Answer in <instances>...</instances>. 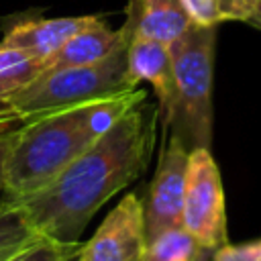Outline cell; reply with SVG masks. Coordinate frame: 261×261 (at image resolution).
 Segmentation results:
<instances>
[{
  "mask_svg": "<svg viewBox=\"0 0 261 261\" xmlns=\"http://www.w3.org/2000/svg\"><path fill=\"white\" fill-rule=\"evenodd\" d=\"M145 98L147 92L137 88L128 94L45 114L12 128L4 163L6 194L20 202L47 188L124 112L145 102Z\"/></svg>",
  "mask_w": 261,
  "mask_h": 261,
  "instance_id": "obj_2",
  "label": "cell"
},
{
  "mask_svg": "<svg viewBox=\"0 0 261 261\" xmlns=\"http://www.w3.org/2000/svg\"><path fill=\"white\" fill-rule=\"evenodd\" d=\"M181 226L202 249L214 251L228 243L222 177L206 147L192 149L188 155Z\"/></svg>",
  "mask_w": 261,
  "mask_h": 261,
  "instance_id": "obj_5",
  "label": "cell"
},
{
  "mask_svg": "<svg viewBox=\"0 0 261 261\" xmlns=\"http://www.w3.org/2000/svg\"><path fill=\"white\" fill-rule=\"evenodd\" d=\"M41 239L18 202L0 210V261L12 259L24 247Z\"/></svg>",
  "mask_w": 261,
  "mask_h": 261,
  "instance_id": "obj_13",
  "label": "cell"
},
{
  "mask_svg": "<svg viewBox=\"0 0 261 261\" xmlns=\"http://www.w3.org/2000/svg\"><path fill=\"white\" fill-rule=\"evenodd\" d=\"M77 249H80V243L63 245V243L41 237L8 261H73V257L77 255Z\"/></svg>",
  "mask_w": 261,
  "mask_h": 261,
  "instance_id": "obj_16",
  "label": "cell"
},
{
  "mask_svg": "<svg viewBox=\"0 0 261 261\" xmlns=\"http://www.w3.org/2000/svg\"><path fill=\"white\" fill-rule=\"evenodd\" d=\"M249 24H253V27H257V29H261V0H259V4H257V8H255V14L251 16V20H249Z\"/></svg>",
  "mask_w": 261,
  "mask_h": 261,
  "instance_id": "obj_19",
  "label": "cell"
},
{
  "mask_svg": "<svg viewBox=\"0 0 261 261\" xmlns=\"http://www.w3.org/2000/svg\"><path fill=\"white\" fill-rule=\"evenodd\" d=\"M188 155L190 149L177 135L171 133L161 151L155 175L149 184V192L143 202L147 243L169 228L181 226Z\"/></svg>",
  "mask_w": 261,
  "mask_h": 261,
  "instance_id": "obj_6",
  "label": "cell"
},
{
  "mask_svg": "<svg viewBox=\"0 0 261 261\" xmlns=\"http://www.w3.org/2000/svg\"><path fill=\"white\" fill-rule=\"evenodd\" d=\"M126 24L133 35L171 45L192 24L181 0H130Z\"/></svg>",
  "mask_w": 261,
  "mask_h": 261,
  "instance_id": "obj_11",
  "label": "cell"
},
{
  "mask_svg": "<svg viewBox=\"0 0 261 261\" xmlns=\"http://www.w3.org/2000/svg\"><path fill=\"white\" fill-rule=\"evenodd\" d=\"M159 112L141 102L124 112L47 188L20 200L35 230L63 245L80 243L92 216L147 167Z\"/></svg>",
  "mask_w": 261,
  "mask_h": 261,
  "instance_id": "obj_1",
  "label": "cell"
},
{
  "mask_svg": "<svg viewBox=\"0 0 261 261\" xmlns=\"http://www.w3.org/2000/svg\"><path fill=\"white\" fill-rule=\"evenodd\" d=\"M10 137H12V128L0 130V190H4V163H6V153H8Z\"/></svg>",
  "mask_w": 261,
  "mask_h": 261,
  "instance_id": "obj_18",
  "label": "cell"
},
{
  "mask_svg": "<svg viewBox=\"0 0 261 261\" xmlns=\"http://www.w3.org/2000/svg\"><path fill=\"white\" fill-rule=\"evenodd\" d=\"M196 261H214V259H212V249H202Z\"/></svg>",
  "mask_w": 261,
  "mask_h": 261,
  "instance_id": "obj_21",
  "label": "cell"
},
{
  "mask_svg": "<svg viewBox=\"0 0 261 261\" xmlns=\"http://www.w3.org/2000/svg\"><path fill=\"white\" fill-rule=\"evenodd\" d=\"M12 202H14V200L6 194V190H0V210H4L6 206H10Z\"/></svg>",
  "mask_w": 261,
  "mask_h": 261,
  "instance_id": "obj_20",
  "label": "cell"
},
{
  "mask_svg": "<svg viewBox=\"0 0 261 261\" xmlns=\"http://www.w3.org/2000/svg\"><path fill=\"white\" fill-rule=\"evenodd\" d=\"M128 67L137 82H147L157 94V112L163 128L169 130L175 116V80L169 45L133 35L128 41Z\"/></svg>",
  "mask_w": 261,
  "mask_h": 261,
  "instance_id": "obj_8",
  "label": "cell"
},
{
  "mask_svg": "<svg viewBox=\"0 0 261 261\" xmlns=\"http://www.w3.org/2000/svg\"><path fill=\"white\" fill-rule=\"evenodd\" d=\"M214 261H261V237L237 245H222L212 251Z\"/></svg>",
  "mask_w": 261,
  "mask_h": 261,
  "instance_id": "obj_17",
  "label": "cell"
},
{
  "mask_svg": "<svg viewBox=\"0 0 261 261\" xmlns=\"http://www.w3.org/2000/svg\"><path fill=\"white\" fill-rule=\"evenodd\" d=\"M137 86L128 67V45L92 65L43 71L24 88L0 98V130L86 102L128 94Z\"/></svg>",
  "mask_w": 261,
  "mask_h": 261,
  "instance_id": "obj_3",
  "label": "cell"
},
{
  "mask_svg": "<svg viewBox=\"0 0 261 261\" xmlns=\"http://www.w3.org/2000/svg\"><path fill=\"white\" fill-rule=\"evenodd\" d=\"M94 20H98V16L94 14L22 20L4 35L0 45L24 51L27 55L37 59H47L55 51H59L73 35L90 27Z\"/></svg>",
  "mask_w": 261,
  "mask_h": 261,
  "instance_id": "obj_10",
  "label": "cell"
},
{
  "mask_svg": "<svg viewBox=\"0 0 261 261\" xmlns=\"http://www.w3.org/2000/svg\"><path fill=\"white\" fill-rule=\"evenodd\" d=\"M133 33L130 27L124 24L120 29H110L102 18L94 20L90 27L73 35L59 51H55L51 57L43 59V71H53V69H65V67H82V65H92L120 47L128 45ZM41 71V73H43Z\"/></svg>",
  "mask_w": 261,
  "mask_h": 261,
  "instance_id": "obj_9",
  "label": "cell"
},
{
  "mask_svg": "<svg viewBox=\"0 0 261 261\" xmlns=\"http://www.w3.org/2000/svg\"><path fill=\"white\" fill-rule=\"evenodd\" d=\"M43 71V59L0 45V98L24 88Z\"/></svg>",
  "mask_w": 261,
  "mask_h": 261,
  "instance_id": "obj_15",
  "label": "cell"
},
{
  "mask_svg": "<svg viewBox=\"0 0 261 261\" xmlns=\"http://www.w3.org/2000/svg\"><path fill=\"white\" fill-rule=\"evenodd\" d=\"M202 247L184 228L175 226L147 243L141 261H196Z\"/></svg>",
  "mask_w": 261,
  "mask_h": 261,
  "instance_id": "obj_14",
  "label": "cell"
},
{
  "mask_svg": "<svg viewBox=\"0 0 261 261\" xmlns=\"http://www.w3.org/2000/svg\"><path fill=\"white\" fill-rule=\"evenodd\" d=\"M145 247L143 200L137 194H126L108 212L94 237L80 245L73 261H141Z\"/></svg>",
  "mask_w": 261,
  "mask_h": 261,
  "instance_id": "obj_7",
  "label": "cell"
},
{
  "mask_svg": "<svg viewBox=\"0 0 261 261\" xmlns=\"http://www.w3.org/2000/svg\"><path fill=\"white\" fill-rule=\"evenodd\" d=\"M216 27L190 24L169 45L175 80V116L171 133L192 151L212 143V80Z\"/></svg>",
  "mask_w": 261,
  "mask_h": 261,
  "instance_id": "obj_4",
  "label": "cell"
},
{
  "mask_svg": "<svg viewBox=\"0 0 261 261\" xmlns=\"http://www.w3.org/2000/svg\"><path fill=\"white\" fill-rule=\"evenodd\" d=\"M259 0H181L192 24L216 27L228 20L249 22Z\"/></svg>",
  "mask_w": 261,
  "mask_h": 261,
  "instance_id": "obj_12",
  "label": "cell"
}]
</instances>
